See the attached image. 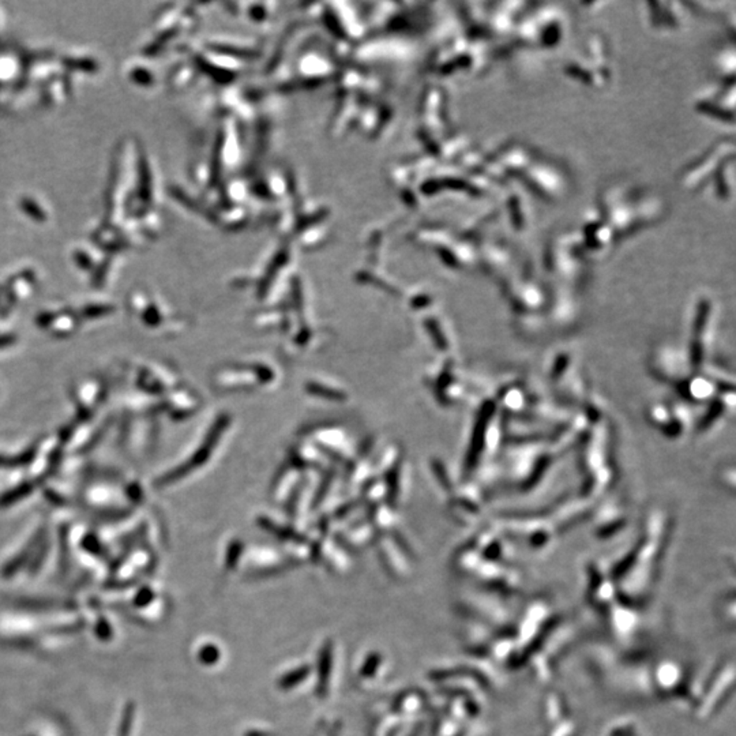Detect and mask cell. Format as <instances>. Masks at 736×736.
Here are the masks:
<instances>
[]
</instances>
